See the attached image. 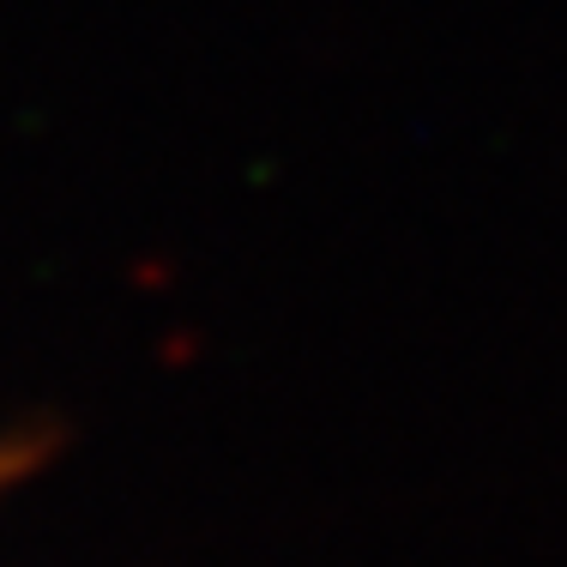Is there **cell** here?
<instances>
[{"label": "cell", "mask_w": 567, "mask_h": 567, "mask_svg": "<svg viewBox=\"0 0 567 567\" xmlns=\"http://www.w3.org/2000/svg\"><path fill=\"white\" fill-rule=\"evenodd\" d=\"M31 458H37L31 447H0V483H12L24 465H31Z\"/></svg>", "instance_id": "cell-1"}]
</instances>
